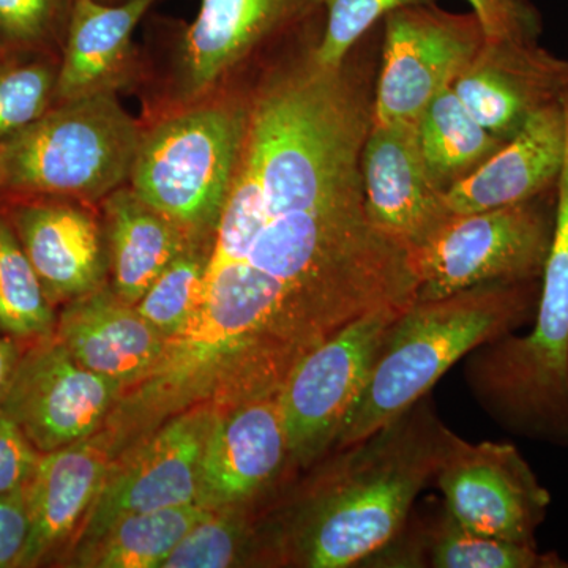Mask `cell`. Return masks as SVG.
Instances as JSON below:
<instances>
[{
  "mask_svg": "<svg viewBox=\"0 0 568 568\" xmlns=\"http://www.w3.org/2000/svg\"><path fill=\"white\" fill-rule=\"evenodd\" d=\"M123 387L82 366L58 336L29 343L0 409L40 454L95 435Z\"/></svg>",
  "mask_w": 568,
  "mask_h": 568,
  "instance_id": "obj_13",
  "label": "cell"
},
{
  "mask_svg": "<svg viewBox=\"0 0 568 568\" xmlns=\"http://www.w3.org/2000/svg\"><path fill=\"white\" fill-rule=\"evenodd\" d=\"M568 144V99L537 112L466 181L444 197L452 215L528 201L558 186Z\"/></svg>",
  "mask_w": 568,
  "mask_h": 568,
  "instance_id": "obj_20",
  "label": "cell"
},
{
  "mask_svg": "<svg viewBox=\"0 0 568 568\" xmlns=\"http://www.w3.org/2000/svg\"><path fill=\"white\" fill-rule=\"evenodd\" d=\"M156 0H77L59 63L55 103L115 93L140 78L134 29Z\"/></svg>",
  "mask_w": 568,
  "mask_h": 568,
  "instance_id": "obj_21",
  "label": "cell"
},
{
  "mask_svg": "<svg viewBox=\"0 0 568 568\" xmlns=\"http://www.w3.org/2000/svg\"><path fill=\"white\" fill-rule=\"evenodd\" d=\"M406 308L358 317L305 355L284 381L278 399L295 470L310 469L332 450L388 331Z\"/></svg>",
  "mask_w": 568,
  "mask_h": 568,
  "instance_id": "obj_9",
  "label": "cell"
},
{
  "mask_svg": "<svg viewBox=\"0 0 568 568\" xmlns=\"http://www.w3.org/2000/svg\"><path fill=\"white\" fill-rule=\"evenodd\" d=\"M3 179H6V171H3V148L0 140V194L3 192Z\"/></svg>",
  "mask_w": 568,
  "mask_h": 568,
  "instance_id": "obj_36",
  "label": "cell"
},
{
  "mask_svg": "<svg viewBox=\"0 0 568 568\" xmlns=\"http://www.w3.org/2000/svg\"><path fill=\"white\" fill-rule=\"evenodd\" d=\"M321 31L283 41L248 81V121L200 304L112 409L106 426L122 447L190 407L276 395L346 325L417 301L413 254L365 205L361 156L376 58L362 40L325 67Z\"/></svg>",
  "mask_w": 568,
  "mask_h": 568,
  "instance_id": "obj_1",
  "label": "cell"
},
{
  "mask_svg": "<svg viewBox=\"0 0 568 568\" xmlns=\"http://www.w3.org/2000/svg\"><path fill=\"white\" fill-rule=\"evenodd\" d=\"M216 410L190 407L122 452L67 552L88 547L123 515L194 503Z\"/></svg>",
  "mask_w": 568,
  "mask_h": 568,
  "instance_id": "obj_12",
  "label": "cell"
},
{
  "mask_svg": "<svg viewBox=\"0 0 568 568\" xmlns=\"http://www.w3.org/2000/svg\"><path fill=\"white\" fill-rule=\"evenodd\" d=\"M77 0H0V50L61 55Z\"/></svg>",
  "mask_w": 568,
  "mask_h": 568,
  "instance_id": "obj_30",
  "label": "cell"
},
{
  "mask_svg": "<svg viewBox=\"0 0 568 568\" xmlns=\"http://www.w3.org/2000/svg\"><path fill=\"white\" fill-rule=\"evenodd\" d=\"M362 567L387 568H568L558 552L478 536L446 507L409 515L390 541Z\"/></svg>",
  "mask_w": 568,
  "mask_h": 568,
  "instance_id": "obj_22",
  "label": "cell"
},
{
  "mask_svg": "<svg viewBox=\"0 0 568 568\" xmlns=\"http://www.w3.org/2000/svg\"><path fill=\"white\" fill-rule=\"evenodd\" d=\"M487 39L538 41L541 18L529 0H467Z\"/></svg>",
  "mask_w": 568,
  "mask_h": 568,
  "instance_id": "obj_32",
  "label": "cell"
},
{
  "mask_svg": "<svg viewBox=\"0 0 568 568\" xmlns=\"http://www.w3.org/2000/svg\"><path fill=\"white\" fill-rule=\"evenodd\" d=\"M556 215L558 186L521 203L452 215L413 253L417 301L487 283L540 282Z\"/></svg>",
  "mask_w": 568,
  "mask_h": 568,
  "instance_id": "obj_7",
  "label": "cell"
},
{
  "mask_svg": "<svg viewBox=\"0 0 568 568\" xmlns=\"http://www.w3.org/2000/svg\"><path fill=\"white\" fill-rule=\"evenodd\" d=\"M58 313L0 207V334L37 342L55 334Z\"/></svg>",
  "mask_w": 568,
  "mask_h": 568,
  "instance_id": "obj_26",
  "label": "cell"
},
{
  "mask_svg": "<svg viewBox=\"0 0 568 568\" xmlns=\"http://www.w3.org/2000/svg\"><path fill=\"white\" fill-rule=\"evenodd\" d=\"M213 510L200 503L123 515L88 547L71 552V567L162 568L183 537Z\"/></svg>",
  "mask_w": 568,
  "mask_h": 568,
  "instance_id": "obj_24",
  "label": "cell"
},
{
  "mask_svg": "<svg viewBox=\"0 0 568 568\" xmlns=\"http://www.w3.org/2000/svg\"><path fill=\"white\" fill-rule=\"evenodd\" d=\"M436 0H323L324 26L316 41L317 61L339 65L392 11Z\"/></svg>",
  "mask_w": 568,
  "mask_h": 568,
  "instance_id": "obj_31",
  "label": "cell"
},
{
  "mask_svg": "<svg viewBox=\"0 0 568 568\" xmlns=\"http://www.w3.org/2000/svg\"><path fill=\"white\" fill-rule=\"evenodd\" d=\"M541 280L487 283L403 310L332 450L364 439L405 413L477 347L525 327L536 315Z\"/></svg>",
  "mask_w": 568,
  "mask_h": 568,
  "instance_id": "obj_3",
  "label": "cell"
},
{
  "mask_svg": "<svg viewBox=\"0 0 568 568\" xmlns=\"http://www.w3.org/2000/svg\"><path fill=\"white\" fill-rule=\"evenodd\" d=\"M0 207L55 308L108 283L99 205L58 196H6Z\"/></svg>",
  "mask_w": 568,
  "mask_h": 568,
  "instance_id": "obj_15",
  "label": "cell"
},
{
  "mask_svg": "<svg viewBox=\"0 0 568 568\" xmlns=\"http://www.w3.org/2000/svg\"><path fill=\"white\" fill-rule=\"evenodd\" d=\"M265 510L239 506L211 511L182 538L162 568L254 566L257 525Z\"/></svg>",
  "mask_w": 568,
  "mask_h": 568,
  "instance_id": "obj_27",
  "label": "cell"
},
{
  "mask_svg": "<svg viewBox=\"0 0 568 568\" xmlns=\"http://www.w3.org/2000/svg\"><path fill=\"white\" fill-rule=\"evenodd\" d=\"M373 123L417 122L452 88L487 40L476 14L436 3L403 7L383 21Z\"/></svg>",
  "mask_w": 568,
  "mask_h": 568,
  "instance_id": "obj_10",
  "label": "cell"
},
{
  "mask_svg": "<svg viewBox=\"0 0 568 568\" xmlns=\"http://www.w3.org/2000/svg\"><path fill=\"white\" fill-rule=\"evenodd\" d=\"M323 21V0H201L175 41L152 119L230 88L257 55Z\"/></svg>",
  "mask_w": 568,
  "mask_h": 568,
  "instance_id": "obj_8",
  "label": "cell"
},
{
  "mask_svg": "<svg viewBox=\"0 0 568 568\" xmlns=\"http://www.w3.org/2000/svg\"><path fill=\"white\" fill-rule=\"evenodd\" d=\"M417 136L429 182L444 194L506 144L470 115L454 88L425 108L417 121Z\"/></svg>",
  "mask_w": 568,
  "mask_h": 568,
  "instance_id": "obj_25",
  "label": "cell"
},
{
  "mask_svg": "<svg viewBox=\"0 0 568 568\" xmlns=\"http://www.w3.org/2000/svg\"><path fill=\"white\" fill-rule=\"evenodd\" d=\"M115 457L114 444L104 428L40 455L26 485L29 537L17 567H39L62 548H70Z\"/></svg>",
  "mask_w": 568,
  "mask_h": 568,
  "instance_id": "obj_18",
  "label": "cell"
},
{
  "mask_svg": "<svg viewBox=\"0 0 568 568\" xmlns=\"http://www.w3.org/2000/svg\"><path fill=\"white\" fill-rule=\"evenodd\" d=\"M99 2H102V3H122V2H126V0H99Z\"/></svg>",
  "mask_w": 568,
  "mask_h": 568,
  "instance_id": "obj_37",
  "label": "cell"
},
{
  "mask_svg": "<svg viewBox=\"0 0 568 568\" xmlns=\"http://www.w3.org/2000/svg\"><path fill=\"white\" fill-rule=\"evenodd\" d=\"M433 481L463 528L537 547L551 496L514 444H474L448 428Z\"/></svg>",
  "mask_w": 568,
  "mask_h": 568,
  "instance_id": "obj_11",
  "label": "cell"
},
{
  "mask_svg": "<svg viewBox=\"0 0 568 568\" xmlns=\"http://www.w3.org/2000/svg\"><path fill=\"white\" fill-rule=\"evenodd\" d=\"M61 55L0 50V140L20 132L55 100Z\"/></svg>",
  "mask_w": 568,
  "mask_h": 568,
  "instance_id": "obj_29",
  "label": "cell"
},
{
  "mask_svg": "<svg viewBox=\"0 0 568 568\" xmlns=\"http://www.w3.org/2000/svg\"><path fill=\"white\" fill-rule=\"evenodd\" d=\"M40 455L20 426L0 409V495L24 488Z\"/></svg>",
  "mask_w": 568,
  "mask_h": 568,
  "instance_id": "obj_33",
  "label": "cell"
},
{
  "mask_svg": "<svg viewBox=\"0 0 568 568\" xmlns=\"http://www.w3.org/2000/svg\"><path fill=\"white\" fill-rule=\"evenodd\" d=\"M99 209L110 263L108 283L123 302L136 305L190 237L129 183L108 194Z\"/></svg>",
  "mask_w": 568,
  "mask_h": 568,
  "instance_id": "obj_23",
  "label": "cell"
},
{
  "mask_svg": "<svg viewBox=\"0 0 568 568\" xmlns=\"http://www.w3.org/2000/svg\"><path fill=\"white\" fill-rule=\"evenodd\" d=\"M29 537L26 487L0 495V568L18 566Z\"/></svg>",
  "mask_w": 568,
  "mask_h": 568,
  "instance_id": "obj_34",
  "label": "cell"
},
{
  "mask_svg": "<svg viewBox=\"0 0 568 568\" xmlns=\"http://www.w3.org/2000/svg\"><path fill=\"white\" fill-rule=\"evenodd\" d=\"M211 245L212 241L190 239L134 305L168 342L182 334L196 312Z\"/></svg>",
  "mask_w": 568,
  "mask_h": 568,
  "instance_id": "obj_28",
  "label": "cell"
},
{
  "mask_svg": "<svg viewBox=\"0 0 568 568\" xmlns=\"http://www.w3.org/2000/svg\"><path fill=\"white\" fill-rule=\"evenodd\" d=\"M465 379L497 425L526 439L568 448V144L532 331L477 347L466 357Z\"/></svg>",
  "mask_w": 568,
  "mask_h": 568,
  "instance_id": "obj_4",
  "label": "cell"
},
{
  "mask_svg": "<svg viewBox=\"0 0 568 568\" xmlns=\"http://www.w3.org/2000/svg\"><path fill=\"white\" fill-rule=\"evenodd\" d=\"M28 345V342H21V339L13 338V336H0V406L9 394L22 354H24Z\"/></svg>",
  "mask_w": 568,
  "mask_h": 568,
  "instance_id": "obj_35",
  "label": "cell"
},
{
  "mask_svg": "<svg viewBox=\"0 0 568 568\" xmlns=\"http://www.w3.org/2000/svg\"><path fill=\"white\" fill-rule=\"evenodd\" d=\"M248 121V82L144 125L129 185L190 239L212 241Z\"/></svg>",
  "mask_w": 568,
  "mask_h": 568,
  "instance_id": "obj_5",
  "label": "cell"
},
{
  "mask_svg": "<svg viewBox=\"0 0 568 568\" xmlns=\"http://www.w3.org/2000/svg\"><path fill=\"white\" fill-rule=\"evenodd\" d=\"M447 429L428 394L372 435L328 452L264 511L254 566H364L435 480Z\"/></svg>",
  "mask_w": 568,
  "mask_h": 568,
  "instance_id": "obj_2",
  "label": "cell"
},
{
  "mask_svg": "<svg viewBox=\"0 0 568 568\" xmlns=\"http://www.w3.org/2000/svg\"><path fill=\"white\" fill-rule=\"evenodd\" d=\"M144 125L115 93L52 104L2 140L6 196H58L99 205L129 183Z\"/></svg>",
  "mask_w": 568,
  "mask_h": 568,
  "instance_id": "obj_6",
  "label": "cell"
},
{
  "mask_svg": "<svg viewBox=\"0 0 568 568\" xmlns=\"http://www.w3.org/2000/svg\"><path fill=\"white\" fill-rule=\"evenodd\" d=\"M361 174L369 219L410 254L452 216L444 193L426 174L417 122L373 123Z\"/></svg>",
  "mask_w": 568,
  "mask_h": 568,
  "instance_id": "obj_17",
  "label": "cell"
},
{
  "mask_svg": "<svg viewBox=\"0 0 568 568\" xmlns=\"http://www.w3.org/2000/svg\"><path fill=\"white\" fill-rule=\"evenodd\" d=\"M278 394L216 410L196 497L207 510L271 507L291 474L297 473L291 463Z\"/></svg>",
  "mask_w": 568,
  "mask_h": 568,
  "instance_id": "obj_14",
  "label": "cell"
},
{
  "mask_svg": "<svg viewBox=\"0 0 568 568\" xmlns=\"http://www.w3.org/2000/svg\"><path fill=\"white\" fill-rule=\"evenodd\" d=\"M463 106L503 141L545 108L568 99V61L538 41L487 39L454 82Z\"/></svg>",
  "mask_w": 568,
  "mask_h": 568,
  "instance_id": "obj_16",
  "label": "cell"
},
{
  "mask_svg": "<svg viewBox=\"0 0 568 568\" xmlns=\"http://www.w3.org/2000/svg\"><path fill=\"white\" fill-rule=\"evenodd\" d=\"M55 336L82 366L118 381L123 392L151 375L168 346L166 336L110 283L63 305Z\"/></svg>",
  "mask_w": 568,
  "mask_h": 568,
  "instance_id": "obj_19",
  "label": "cell"
}]
</instances>
